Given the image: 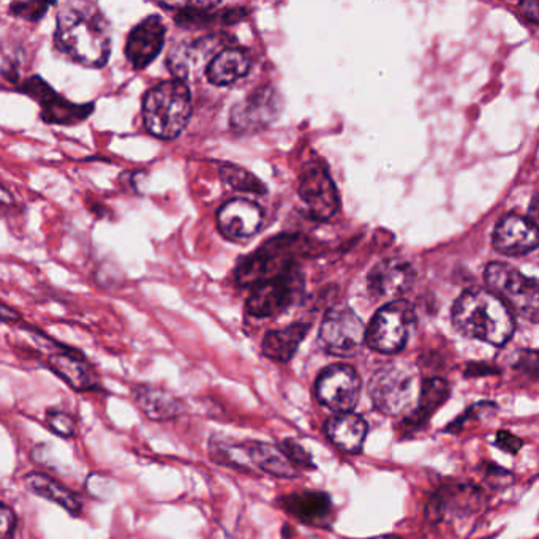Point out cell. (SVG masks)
<instances>
[{
    "mask_svg": "<svg viewBox=\"0 0 539 539\" xmlns=\"http://www.w3.org/2000/svg\"><path fill=\"white\" fill-rule=\"evenodd\" d=\"M251 62L244 51L236 48L221 49L206 67L209 83L214 86H230L250 72Z\"/></svg>",
    "mask_w": 539,
    "mask_h": 539,
    "instance_id": "cb8c5ba5",
    "label": "cell"
},
{
    "mask_svg": "<svg viewBox=\"0 0 539 539\" xmlns=\"http://www.w3.org/2000/svg\"><path fill=\"white\" fill-rule=\"evenodd\" d=\"M299 196L317 219H329L338 212V189L323 166L309 163L300 174Z\"/></svg>",
    "mask_w": 539,
    "mask_h": 539,
    "instance_id": "7c38bea8",
    "label": "cell"
},
{
    "mask_svg": "<svg viewBox=\"0 0 539 539\" xmlns=\"http://www.w3.org/2000/svg\"><path fill=\"white\" fill-rule=\"evenodd\" d=\"M415 280L410 263L400 258H389L377 264L368 274V289L377 298H398L407 293Z\"/></svg>",
    "mask_w": 539,
    "mask_h": 539,
    "instance_id": "2e32d148",
    "label": "cell"
},
{
    "mask_svg": "<svg viewBox=\"0 0 539 539\" xmlns=\"http://www.w3.org/2000/svg\"><path fill=\"white\" fill-rule=\"evenodd\" d=\"M421 391L416 368L408 362H391L378 368L368 383V396L377 410L387 416L410 415Z\"/></svg>",
    "mask_w": 539,
    "mask_h": 539,
    "instance_id": "5b68a950",
    "label": "cell"
},
{
    "mask_svg": "<svg viewBox=\"0 0 539 539\" xmlns=\"http://www.w3.org/2000/svg\"><path fill=\"white\" fill-rule=\"evenodd\" d=\"M279 447L282 449V453L289 457V462L296 468L298 466L299 468H312V456L307 453L306 449L300 446L298 441L293 440V438H287V440L282 441V445Z\"/></svg>",
    "mask_w": 539,
    "mask_h": 539,
    "instance_id": "f546056e",
    "label": "cell"
},
{
    "mask_svg": "<svg viewBox=\"0 0 539 539\" xmlns=\"http://www.w3.org/2000/svg\"><path fill=\"white\" fill-rule=\"evenodd\" d=\"M221 178L228 185L234 187L236 191H253V193H264V185L258 181L253 174L245 172L240 166L225 165L220 170Z\"/></svg>",
    "mask_w": 539,
    "mask_h": 539,
    "instance_id": "4316f807",
    "label": "cell"
},
{
    "mask_svg": "<svg viewBox=\"0 0 539 539\" xmlns=\"http://www.w3.org/2000/svg\"><path fill=\"white\" fill-rule=\"evenodd\" d=\"M496 446L502 447L503 451L506 453L515 454L521 451L524 441L519 436H513L508 430H500L496 434Z\"/></svg>",
    "mask_w": 539,
    "mask_h": 539,
    "instance_id": "4dcf8cb0",
    "label": "cell"
},
{
    "mask_svg": "<svg viewBox=\"0 0 539 539\" xmlns=\"http://www.w3.org/2000/svg\"><path fill=\"white\" fill-rule=\"evenodd\" d=\"M282 111V97L276 89L260 87L231 111V127L236 132H257L276 121Z\"/></svg>",
    "mask_w": 539,
    "mask_h": 539,
    "instance_id": "8fae6325",
    "label": "cell"
},
{
    "mask_svg": "<svg viewBox=\"0 0 539 539\" xmlns=\"http://www.w3.org/2000/svg\"><path fill=\"white\" fill-rule=\"evenodd\" d=\"M453 321L460 334L495 347H503L514 334L511 309L487 289L462 294L454 304Z\"/></svg>",
    "mask_w": 539,
    "mask_h": 539,
    "instance_id": "7a4b0ae2",
    "label": "cell"
},
{
    "mask_svg": "<svg viewBox=\"0 0 539 539\" xmlns=\"http://www.w3.org/2000/svg\"><path fill=\"white\" fill-rule=\"evenodd\" d=\"M133 400L152 421H172L185 410L182 400L163 387H138L133 392Z\"/></svg>",
    "mask_w": 539,
    "mask_h": 539,
    "instance_id": "603a6c76",
    "label": "cell"
},
{
    "mask_svg": "<svg viewBox=\"0 0 539 539\" xmlns=\"http://www.w3.org/2000/svg\"><path fill=\"white\" fill-rule=\"evenodd\" d=\"M449 392V385L443 378H429L424 381L416 407L410 415L405 416L402 427L408 432L423 429L424 426L429 423L430 417L434 416V413L446 404Z\"/></svg>",
    "mask_w": 539,
    "mask_h": 539,
    "instance_id": "ffe728a7",
    "label": "cell"
},
{
    "mask_svg": "<svg viewBox=\"0 0 539 539\" xmlns=\"http://www.w3.org/2000/svg\"><path fill=\"white\" fill-rule=\"evenodd\" d=\"M485 282L496 298L513 307L532 323L538 321L539 289L534 279L525 277L509 264L492 263L485 268Z\"/></svg>",
    "mask_w": 539,
    "mask_h": 539,
    "instance_id": "52a82bcc",
    "label": "cell"
},
{
    "mask_svg": "<svg viewBox=\"0 0 539 539\" xmlns=\"http://www.w3.org/2000/svg\"><path fill=\"white\" fill-rule=\"evenodd\" d=\"M534 539H538V538H534Z\"/></svg>",
    "mask_w": 539,
    "mask_h": 539,
    "instance_id": "8d00e7d4",
    "label": "cell"
},
{
    "mask_svg": "<svg viewBox=\"0 0 539 539\" xmlns=\"http://www.w3.org/2000/svg\"><path fill=\"white\" fill-rule=\"evenodd\" d=\"M46 423L49 427L54 430L57 436H74L76 434V423L74 417L70 416L65 411L49 410L46 415Z\"/></svg>",
    "mask_w": 539,
    "mask_h": 539,
    "instance_id": "f1b7e54d",
    "label": "cell"
},
{
    "mask_svg": "<svg viewBox=\"0 0 539 539\" xmlns=\"http://www.w3.org/2000/svg\"><path fill=\"white\" fill-rule=\"evenodd\" d=\"M309 328L307 323H294L280 331H270L263 340V355L272 361L289 362L306 338Z\"/></svg>",
    "mask_w": 539,
    "mask_h": 539,
    "instance_id": "d4e9b609",
    "label": "cell"
},
{
    "mask_svg": "<svg viewBox=\"0 0 539 539\" xmlns=\"http://www.w3.org/2000/svg\"><path fill=\"white\" fill-rule=\"evenodd\" d=\"M263 223V211L249 200H233L221 206L217 214L220 233L231 240H249Z\"/></svg>",
    "mask_w": 539,
    "mask_h": 539,
    "instance_id": "9a60e30c",
    "label": "cell"
},
{
    "mask_svg": "<svg viewBox=\"0 0 539 539\" xmlns=\"http://www.w3.org/2000/svg\"><path fill=\"white\" fill-rule=\"evenodd\" d=\"M13 202H15V196L10 193V191L4 189V187H0V204H5V206H12Z\"/></svg>",
    "mask_w": 539,
    "mask_h": 539,
    "instance_id": "e575fe53",
    "label": "cell"
},
{
    "mask_svg": "<svg viewBox=\"0 0 539 539\" xmlns=\"http://www.w3.org/2000/svg\"><path fill=\"white\" fill-rule=\"evenodd\" d=\"M298 289L296 277L287 270L280 276L257 283L250 298L247 299V310L258 318L276 317L293 302Z\"/></svg>",
    "mask_w": 539,
    "mask_h": 539,
    "instance_id": "5bb4252c",
    "label": "cell"
},
{
    "mask_svg": "<svg viewBox=\"0 0 539 539\" xmlns=\"http://www.w3.org/2000/svg\"><path fill=\"white\" fill-rule=\"evenodd\" d=\"M279 503L296 519L313 527H328L334 517L331 498L325 492H296Z\"/></svg>",
    "mask_w": 539,
    "mask_h": 539,
    "instance_id": "ac0fdd59",
    "label": "cell"
},
{
    "mask_svg": "<svg viewBox=\"0 0 539 539\" xmlns=\"http://www.w3.org/2000/svg\"><path fill=\"white\" fill-rule=\"evenodd\" d=\"M49 368L67 381L68 387L76 391H91L97 387V377L91 364L76 351L65 349L61 353H53L48 359Z\"/></svg>",
    "mask_w": 539,
    "mask_h": 539,
    "instance_id": "44dd1931",
    "label": "cell"
},
{
    "mask_svg": "<svg viewBox=\"0 0 539 539\" xmlns=\"http://www.w3.org/2000/svg\"><path fill=\"white\" fill-rule=\"evenodd\" d=\"M15 532V515L12 509L0 503V539H12Z\"/></svg>",
    "mask_w": 539,
    "mask_h": 539,
    "instance_id": "1f68e13d",
    "label": "cell"
},
{
    "mask_svg": "<svg viewBox=\"0 0 539 539\" xmlns=\"http://www.w3.org/2000/svg\"><path fill=\"white\" fill-rule=\"evenodd\" d=\"M370 539H400L398 536H392V534H385V536H377V538Z\"/></svg>",
    "mask_w": 539,
    "mask_h": 539,
    "instance_id": "d590c367",
    "label": "cell"
},
{
    "mask_svg": "<svg viewBox=\"0 0 539 539\" xmlns=\"http://www.w3.org/2000/svg\"><path fill=\"white\" fill-rule=\"evenodd\" d=\"M318 340L326 353L349 358L366 342V325L348 306L332 307L321 323Z\"/></svg>",
    "mask_w": 539,
    "mask_h": 539,
    "instance_id": "ba28073f",
    "label": "cell"
},
{
    "mask_svg": "<svg viewBox=\"0 0 539 539\" xmlns=\"http://www.w3.org/2000/svg\"><path fill=\"white\" fill-rule=\"evenodd\" d=\"M166 25L157 15H151L132 29L125 44V57L135 70H142L159 57L165 46Z\"/></svg>",
    "mask_w": 539,
    "mask_h": 539,
    "instance_id": "4fadbf2b",
    "label": "cell"
},
{
    "mask_svg": "<svg viewBox=\"0 0 539 539\" xmlns=\"http://www.w3.org/2000/svg\"><path fill=\"white\" fill-rule=\"evenodd\" d=\"M191 116V93L184 81H163L144 95L142 121L147 132L155 138H178Z\"/></svg>",
    "mask_w": 539,
    "mask_h": 539,
    "instance_id": "3957f363",
    "label": "cell"
},
{
    "mask_svg": "<svg viewBox=\"0 0 539 539\" xmlns=\"http://www.w3.org/2000/svg\"><path fill=\"white\" fill-rule=\"evenodd\" d=\"M522 12L527 16L528 19H532L534 23H538L539 19V5L536 2H527V4H522Z\"/></svg>",
    "mask_w": 539,
    "mask_h": 539,
    "instance_id": "836d02e7",
    "label": "cell"
},
{
    "mask_svg": "<svg viewBox=\"0 0 539 539\" xmlns=\"http://www.w3.org/2000/svg\"><path fill=\"white\" fill-rule=\"evenodd\" d=\"M54 48L83 67H104L111 54L110 23L95 4H64L57 13Z\"/></svg>",
    "mask_w": 539,
    "mask_h": 539,
    "instance_id": "6da1fadb",
    "label": "cell"
},
{
    "mask_svg": "<svg viewBox=\"0 0 539 539\" xmlns=\"http://www.w3.org/2000/svg\"><path fill=\"white\" fill-rule=\"evenodd\" d=\"M19 319V313L13 310L12 307L5 306L0 302V321L2 323H16Z\"/></svg>",
    "mask_w": 539,
    "mask_h": 539,
    "instance_id": "d6a6232c",
    "label": "cell"
},
{
    "mask_svg": "<svg viewBox=\"0 0 539 539\" xmlns=\"http://www.w3.org/2000/svg\"><path fill=\"white\" fill-rule=\"evenodd\" d=\"M209 453L215 464L231 466L244 472H263L277 478H296L299 470L289 462L280 447L263 441L233 443L223 438H212Z\"/></svg>",
    "mask_w": 539,
    "mask_h": 539,
    "instance_id": "277c9868",
    "label": "cell"
},
{
    "mask_svg": "<svg viewBox=\"0 0 539 539\" xmlns=\"http://www.w3.org/2000/svg\"><path fill=\"white\" fill-rule=\"evenodd\" d=\"M21 91L37 100L42 108V119L54 125H76L93 114V103H74L55 93L40 76H31L21 84Z\"/></svg>",
    "mask_w": 539,
    "mask_h": 539,
    "instance_id": "30bf717a",
    "label": "cell"
},
{
    "mask_svg": "<svg viewBox=\"0 0 539 539\" xmlns=\"http://www.w3.org/2000/svg\"><path fill=\"white\" fill-rule=\"evenodd\" d=\"M27 489L34 492L35 495L44 496L49 502L59 505L64 509H67L72 514H80L83 505H81L80 496L74 495L72 490L64 487L61 483L55 479L49 478L44 473H32L25 478Z\"/></svg>",
    "mask_w": 539,
    "mask_h": 539,
    "instance_id": "484cf974",
    "label": "cell"
},
{
    "mask_svg": "<svg viewBox=\"0 0 539 539\" xmlns=\"http://www.w3.org/2000/svg\"><path fill=\"white\" fill-rule=\"evenodd\" d=\"M416 323L415 309L407 300L381 307L366 328V342L383 355H396L405 348Z\"/></svg>",
    "mask_w": 539,
    "mask_h": 539,
    "instance_id": "8992f818",
    "label": "cell"
},
{
    "mask_svg": "<svg viewBox=\"0 0 539 539\" xmlns=\"http://www.w3.org/2000/svg\"><path fill=\"white\" fill-rule=\"evenodd\" d=\"M219 46V40L215 37H204L191 44H181L172 49L168 55V67L176 76L174 80H189L191 74L198 72L202 65L208 67L211 55Z\"/></svg>",
    "mask_w": 539,
    "mask_h": 539,
    "instance_id": "d6986e66",
    "label": "cell"
},
{
    "mask_svg": "<svg viewBox=\"0 0 539 539\" xmlns=\"http://www.w3.org/2000/svg\"><path fill=\"white\" fill-rule=\"evenodd\" d=\"M361 378L355 368L347 364H336L319 374L315 394L319 404L340 415L355 410L361 396Z\"/></svg>",
    "mask_w": 539,
    "mask_h": 539,
    "instance_id": "9c48e42d",
    "label": "cell"
},
{
    "mask_svg": "<svg viewBox=\"0 0 539 539\" xmlns=\"http://www.w3.org/2000/svg\"><path fill=\"white\" fill-rule=\"evenodd\" d=\"M328 438L347 453H361L368 436V426L364 417L356 413H340L329 417L325 426Z\"/></svg>",
    "mask_w": 539,
    "mask_h": 539,
    "instance_id": "7402d4cb",
    "label": "cell"
},
{
    "mask_svg": "<svg viewBox=\"0 0 539 539\" xmlns=\"http://www.w3.org/2000/svg\"><path fill=\"white\" fill-rule=\"evenodd\" d=\"M51 8L49 2H15L10 5V13L16 18L38 23Z\"/></svg>",
    "mask_w": 539,
    "mask_h": 539,
    "instance_id": "83f0119b",
    "label": "cell"
},
{
    "mask_svg": "<svg viewBox=\"0 0 539 539\" xmlns=\"http://www.w3.org/2000/svg\"><path fill=\"white\" fill-rule=\"evenodd\" d=\"M494 245L505 255H525L538 247L536 225L521 215H508L496 225Z\"/></svg>",
    "mask_w": 539,
    "mask_h": 539,
    "instance_id": "e0dca14e",
    "label": "cell"
}]
</instances>
